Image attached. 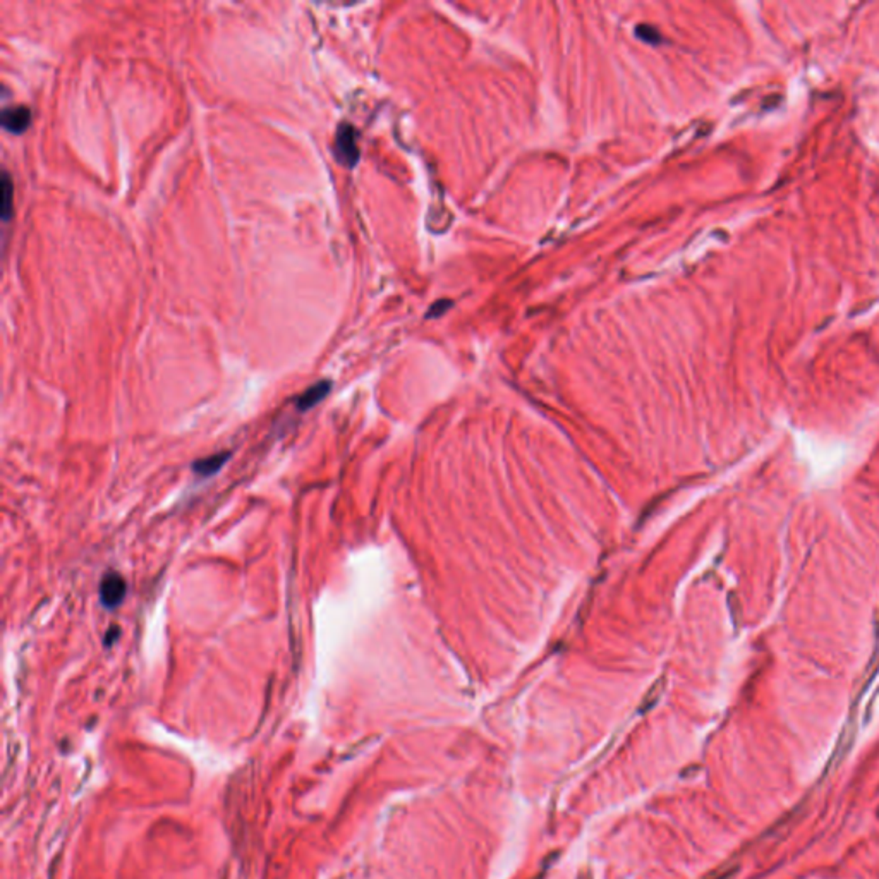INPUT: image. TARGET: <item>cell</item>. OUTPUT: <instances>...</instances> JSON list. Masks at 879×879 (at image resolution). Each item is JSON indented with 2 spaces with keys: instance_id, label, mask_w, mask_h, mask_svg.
Masks as SVG:
<instances>
[{
  "instance_id": "cell-3",
  "label": "cell",
  "mask_w": 879,
  "mask_h": 879,
  "mask_svg": "<svg viewBox=\"0 0 879 879\" xmlns=\"http://www.w3.org/2000/svg\"><path fill=\"white\" fill-rule=\"evenodd\" d=\"M0 124L11 134H23L31 125V110L24 105L7 107L2 110Z\"/></svg>"
},
{
  "instance_id": "cell-4",
  "label": "cell",
  "mask_w": 879,
  "mask_h": 879,
  "mask_svg": "<svg viewBox=\"0 0 879 879\" xmlns=\"http://www.w3.org/2000/svg\"><path fill=\"white\" fill-rule=\"evenodd\" d=\"M330 388H332V383H330L328 380H321V382L311 385L306 392H303V395L297 397L296 409L301 412H306L309 409H313L328 395Z\"/></svg>"
},
{
  "instance_id": "cell-8",
  "label": "cell",
  "mask_w": 879,
  "mask_h": 879,
  "mask_svg": "<svg viewBox=\"0 0 879 879\" xmlns=\"http://www.w3.org/2000/svg\"><path fill=\"white\" fill-rule=\"evenodd\" d=\"M447 308H450V301H438L433 308L428 311V318H438Z\"/></svg>"
},
{
  "instance_id": "cell-5",
  "label": "cell",
  "mask_w": 879,
  "mask_h": 879,
  "mask_svg": "<svg viewBox=\"0 0 879 879\" xmlns=\"http://www.w3.org/2000/svg\"><path fill=\"white\" fill-rule=\"evenodd\" d=\"M0 217L4 224H9L14 217V184L7 170H4L0 181Z\"/></svg>"
},
{
  "instance_id": "cell-2",
  "label": "cell",
  "mask_w": 879,
  "mask_h": 879,
  "mask_svg": "<svg viewBox=\"0 0 879 879\" xmlns=\"http://www.w3.org/2000/svg\"><path fill=\"white\" fill-rule=\"evenodd\" d=\"M125 591H128V586H125L124 577L117 572H107L100 581V603L107 610L119 608L125 598Z\"/></svg>"
},
{
  "instance_id": "cell-1",
  "label": "cell",
  "mask_w": 879,
  "mask_h": 879,
  "mask_svg": "<svg viewBox=\"0 0 879 879\" xmlns=\"http://www.w3.org/2000/svg\"><path fill=\"white\" fill-rule=\"evenodd\" d=\"M333 155L340 165L353 169L355 163L359 162V146H358V132L350 124H340L335 134L333 141Z\"/></svg>"
},
{
  "instance_id": "cell-6",
  "label": "cell",
  "mask_w": 879,
  "mask_h": 879,
  "mask_svg": "<svg viewBox=\"0 0 879 879\" xmlns=\"http://www.w3.org/2000/svg\"><path fill=\"white\" fill-rule=\"evenodd\" d=\"M229 457H230V452H220V454H213L210 455V457L199 459L198 462H194V466H192V471H194L198 476H203V478H207V476H213V474H217V472H219L225 464H227Z\"/></svg>"
},
{
  "instance_id": "cell-9",
  "label": "cell",
  "mask_w": 879,
  "mask_h": 879,
  "mask_svg": "<svg viewBox=\"0 0 879 879\" xmlns=\"http://www.w3.org/2000/svg\"><path fill=\"white\" fill-rule=\"evenodd\" d=\"M581 879H591L589 876H581Z\"/></svg>"
},
{
  "instance_id": "cell-7",
  "label": "cell",
  "mask_w": 879,
  "mask_h": 879,
  "mask_svg": "<svg viewBox=\"0 0 879 879\" xmlns=\"http://www.w3.org/2000/svg\"><path fill=\"white\" fill-rule=\"evenodd\" d=\"M635 35H638L639 38L644 41V43L658 45L660 41H661V35H660L658 29L651 28V26H646V24H640V26H638V29H635Z\"/></svg>"
}]
</instances>
